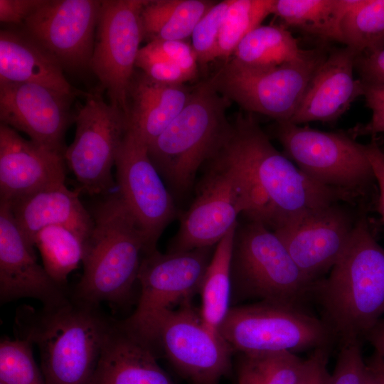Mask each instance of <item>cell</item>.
<instances>
[{"label": "cell", "mask_w": 384, "mask_h": 384, "mask_svg": "<svg viewBox=\"0 0 384 384\" xmlns=\"http://www.w3.org/2000/svg\"><path fill=\"white\" fill-rule=\"evenodd\" d=\"M213 156L237 175L247 203L244 215L272 231L316 209L358 199L304 174L275 149L252 113L237 115Z\"/></svg>", "instance_id": "obj_1"}, {"label": "cell", "mask_w": 384, "mask_h": 384, "mask_svg": "<svg viewBox=\"0 0 384 384\" xmlns=\"http://www.w3.org/2000/svg\"><path fill=\"white\" fill-rule=\"evenodd\" d=\"M114 319L72 294L56 306L16 311V338L39 351L46 384H90Z\"/></svg>", "instance_id": "obj_2"}, {"label": "cell", "mask_w": 384, "mask_h": 384, "mask_svg": "<svg viewBox=\"0 0 384 384\" xmlns=\"http://www.w3.org/2000/svg\"><path fill=\"white\" fill-rule=\"evenodd\" d=\"M321 318L340 344L361 342L384 315V248L360 215L344 252L314 285Z\"/></svg>", "instance_id": "obj_3"}, {"label": "cell", "mask_w": 384, "mask_h": 384, "mask_svg": "<svg viewBox=\"0 0 384 384\" xmlns=\"http://www.w3.org/2000/svg\"><path fill=\"white\" fill-rule=\"evenodd\" d=\"M84 242L83 273L74 297L96 305L123 307L133 297L146 252L145 235L119 193L98 203Z\"/></svg>", "instance_id": "obj_4"}, {"label": "cell", "mask_w": 384, "mask_h": 384, "mask_svg": "<svg viewBox=\"0 0 384 384\" xmlns=\"http://www.w3.org/2000/svg\"><path fill=\"white\" fill-rule=\"evenodd\" d=\"M230 102L216 90L211 78L194 86L180 113L151 143V161L178 194L192 186L198 170L221 146L231 123Z\"/></svg>", "instance_id": "obj_5"}, {"label": "cell", "mask_w": 384, "mask_h": 384, "mask_svg": "<svg viewBox=\"0 0 384 384\" xmlns=\"http://www.w3.org/2000/svg\"><path fill=\"white\" fill-rule=\"evenodd\" d=\"M231 302L245 299L305 309L314 282L294 262L275 233L247 220L238 224L230 262Z\"/></svg>", "instance_id": "obj_6"}, {"label": "cell", "mask_w": 384, "mask_h": 384, "mask_svg": "<svg viewBox=\"0 0 384 384\" xmlns=\"http://www.w3.org/2000/svg\"><path fill=\"white\" fill-rule=\"evenodd\" d=\"M179 305L137 322L123 321L190 384H218L230 371L232 349L205 325L191 300Z\"/></svg>", "instance_id": "obj_7"}, {"label": "cell", "mask_w": 384, "mask_h": 384, "mask_svg": "<svg viewBox=\"0 0 384 384\" xmlns=\"http://www.w3.org/2000/svg\"><path fill=\"white\" fill-rule=\"evenodd\" d=\"M328 55L325 48L309 49L296 60L270 68L247 66L231 58L210 78L220 94L250 113L290 121Z\"/></svg>", "instance_id": "obj_8"}, {"label": "cell", "mask_w": 384, "mask_h": 384, "mask_svg": "<svg viewBox=\"0 0 384 384\" xmlns=\"http://www.w3.org/2000/svg\"><path fill=\"white\" fill-rule=\"evenodd\" d=\"M218 332L244 354L296 353L330 348L336 341L325 322L306 309L266 302L231 306Z\"/></svg>", "instance_id": "obj_9"}, {"label": "cell", "mask_w": 384, "mask_h": 384, "mask_svg": "<svg viewBox=\"0 0 384 384\" xmlns=\"http://www.w3.org/2000/svg\"><path fill=\"white\" fill-rule=\"evenodd\" d=\"M273 133L284 155L322 186L359 198L375 181L366 145L350 134L323 132L289 121L276 122Z\"/></svg>", "instance_id": "obj_10"}, {"label": "cell", "mask_w": 384, "mask_h": 384, "mask_svg": "<svg viewBox=\"0 0 384 384\" xmlns=\"http://www.w3.org/2000/svg\"><path fill=\"white\" fill-rule=\"evenodd\" d=\"M74 121L75 138L66 149L65 162L80 190L90 195L106 193L114 186L112 169L128 128L127 116L97 91L86 94Z\"/></svg>", "instance_id": "obj_11"}, {"label": "cell", "mask_w": 384, "mask_h": 384, "mask_svg": "<svg viewBox=\"0 0 384 384\" xmlns=\"http://www.w3.org/2000/svg\"><path fill=\"white\" fill-rule=\"evenodd\" d=\"M147 0H103L90 69L110 103L128 115V90L144 39L141 14Z\"/></svg>", "instance_id": "obj_12"}, {"label": "cell", "mask_w": 384, "mask_h": 384, "mask_svg": "<svg viewBox=\"0 0 384 384\" xmlns=\"http://www.w3.org/2000/svg\"><path fill=\"white\" fill-rule=\"evenodd\" d=\"M198 186L197 196L183 214L168 252L216 245L238 225L247 203L240 182L231 167L213 156Z\"/></svg>", "instance_id": "obj_13"}, {"label": "cell", "mask_w": 384, "mask_h": 384, "mask_svg": "<svg viewBox=\"0 0 384 384\" xmlns=\"http://www.w3.org/2000/svg\"><path fill=\"white\" fill-rule=\"evenodd\" d=\"M114 166L118 193L145 235L146 254L151 252L176 216L173 196L151 161L147 143L129 127Z\"/></svg>", "instance_id": "obj_14"}, {"label": "cell", "mask_w": 384, "mask_h": 384, "mask_svg": "<svg viewBox=\"0 0 384 384\" xmlns=\"http://www.w3.org/2000/svg\"><path fill=\"white\" fill-rule=\"evenodd\" d=\"M101 0H46L23 23V31L62 65L90 68Z\"/></svg>", "instance_id": "obj_15"}, {"label": "cell", "mask_w": 384, "mask_h": 384, "mask_svg": "<svg viewBox=\"0 0 384 384\" xmlns=\"http://www.w3.org/2000/svg\"><path fill=\"white\" fill-rule=\"evenodd\" d=\"M345 203L316 209L274 231L298 267L314 282L340 259L360 217Z\"/></svg>", "instance_id": "obj_16"}, {"label": "cell", "mask_w": 384, "mask_h": 384, "mask_svg": "<svg viewBox=\"0 0 384 384\" xmlns=\"http://www.w3.org/2000/svg\"><path fill=\"white\" fill-rule=\"evenodd\" d=\"M213 251L209 247L166 253L156 250L144 255L138 274L137 306L126 319L137 322L191 300L199 292Z\"/></svg>", "instance_id": "obj_17"}, {"label": "cell", "mask_w": 384, "mask_h": 384, "mask_svg": "<svg viewBox=\"0 0 384 384\" xmlns=\"http://www.w3.org/2000/svg\"><path fill=\"white\" fill-rule=\"evenodd\" d=\"M75 96L35 83L0 82L1 124L65 156L64 137L75 120L71 105Z\"/></svg>", "instance_id": "obj_18"}, {"label": "cell", "mask_w": 384, "mask_h": 384, "mask_svg": "<svg viewBox=\"0 0 384 384\" xmlns=\"http://www.w3.org/2000/svg\"><path fill=\"white\" fill-rule=\"evenodd\" d=\"M33 246L18 227L9 203L0 200V302L23 298L50 307L71 295L67 286L55 282L36 260Z\"/></svg>", "instance_id": "obj_19"}, {"label": "cell", "mask_w": 384, "mask_h": 384, "mask_svg": "<svg viewBox=\"0 0 384 384\" xmlns=\"http://www.w3.org/2000/svg\"><path fill=\"white\" fill-rule=\"evenodd\" d=\"M65 156L0 124V200L65 183Z\"/></svg>", "instance_id": "obj_20"}, {"label": "cell", "mask_w": 384, "mask_h": 384, "mask_svg": "<svg viewBox=\"0 0 384 384\" xmlns=\"http://www.w3.org/2000/svg\"><path fill=\"white\" fill-rule=\"evenodd\" d=\"M359 54L348 46L334 49L316 70L290 122H334L363 95L361 79L353 76Z\"/></svg>", "instance_id": "obj_21"}, {"label": "cell", "mask_w": 384, "mask_h": 384, "mask_svg": "<svg viewBox=\"0 0 384 384\" xmlns=\"http://www.w3.org/2000/svg\"><path fill=\"white\" fill-rule=\"evenodd\" d=\"M90 384H174L149 345L114 319Z\"/></svg>", "instance_id": "obj_22"}, {"label": "cell", "mask_w": 384, "mask_h": 384, "mask_svg": "<svg viewBox=\"0 0 384 384\" xmlns=\"http://www.w3.org/2000/svg\"><path fill=\"white\" fill-rule=\"evenodd\" d=\"M79 191L70 190L63 183L5 201L20 230L33 246L36 235L53 225L65 227L85 240L93 220L80 200Z\"/></svg>", "instance_id": "obj_23"}, {"label": "cell", "mask_w": 384, "mask_h": 384, "mask_svg": "<svg viewBox=\"0 0 384 384\" xmlns=\"http://www.w3.org/2000/svg\"><path fill=\"white\" fill-rule=\"evenodd\" d=\"M60 62L26 32H0V82L35 83L78 95Z\"/></svg>", "instance_id": "obj_24"}, {"label": "cell", "mask_w": 384, "mask_h": 384, "mask_svg": "<svg viewBox=\"0 0 384 384\" xmlns=\"http://www.w3.org/2000/svg\"><path fill=\"white\" fill-rule=\"evenodd\" d=\"M190 90L155 81L143 72L134 73L128 90V127L149 144L180 113Z\"/></svg>", "instance_id": "obj_25"}, {"label": "cell", "mask_w": 384, "mask_h": 384, "mask_svg": "<svg viewBox=\"0 0 384 384\" xmlns=\"http://www.w3.org/2000/svg\"><path fill=\"white\" fill-rule=\"evenodd\" d=\"M354 0H274L272 14L289 27L342 43L341 24Z\"/></svg>", "instance_id": "obj_26"}, {"label": "cell", "mask_w": 384, "mask_h": 384, "mask_svg": "<svg viewBox=\"0 0 384 384\" xmlns=\"http://www.w3.org/2000/svg\"><path fill=\"white\" fill-rule=\"evenodd\" d=\"M215 4L208 0L147 1L141 14L144 38L149 42L185 41Z\"/></svg>", "instance_id": "obj_27"}, {"label": "cell", "mask_w": 384, "mask_h": 384, "mask_svg": "<svg viewBox=\"0 0 384 384\" xmlns=\"http://www.w3.org/2000/svg\"><path fill=\"white\" fill-rule=\"evenodd\" d=\"M236 227L215 246L199 290L201 317L205 325L215 333H219L231 308L230 262Z\"/></svg>", "instance_id": "obj_28"}, {"label": "cell", "mask_w": 384, "mask_h": 384, "mask_svg": "<svg viewBox=\"0 0 384 384\" xmlns=\"http://www.w3.org/2000/svg\"><path fill=\"white\" fill-rule=\"evenodd\" d=\"M306 52L285 26L261 24L242 39L232 56L247 66L270 68L296 60Z\"/></svg>", "instance_id": "obj_29"}, {"label": "cell", "mask_w": 384, "mask_h": 384, "mask_svg": "<svg viewBox=\"0 0 384 384\" xmlns=\"http://www.w3.org/2000/svg\"><path fill=\"white\" fill-rule=\"evenodd\" d=\"M85 240L71 230L60 225L43 228L33 238L43 266L57 283L67 286L68 275L82 262Z\"/></svg>", "instance_id": "obj_30"}, {"label": "cell", "mask_w": 384, "mask_h": 384, "mask_svg": "<svg viewBox=\"0 0 384 384\" xmlns=\"http://www.w3.org/2000/svg\"><path fill=\"white\" fill-rule=\"evenodd\" d=\"M345 46L359 55L384 49V0H354L341 24Z\"/></svg>", "instance_id": "obj_31"}, {"label": "cell", "mask_w": 384, "mask_h": 384, "mask_svg": "<svg viewBox=\"0 0 384 384\" xmlns=\"http://www.w3.org/2000/svg\"><path fill=\"white\" fill-rule=\"evenodd\" d=\"M240 354L238 384H294L304 361L289 352Z\"/></svg>", "instance_id": "obj_32"}, {"label": "cell", "mask_w": 384, "mask_h": 384, "mask_svg": "<svg viewBox=\"0 0 384 384\" xmlns=\"http://www.w3.org/2000/svg\"><path fill=\"white\" fill-rule=\"evenodd\" d=\"M274 0H232L223 22L215 59L228 60L242 39L272 14Z\"/></svg>", "instance_id": "obj_33"}, {"label": "cell", "mask_w": 384, "mask_h": 384, "mask_svg": "<svg viewBox=\"0 0 384 384\" xmlns=\"http://www.w3.org/2000/svg\"><path fill=\"white\" fill-rule=\"evenodd\" d=\"M33 344L15 338L0 341L1 384H46L35 361Z\"/></svg>", "instance_id": "obj_34"}, {"label": "cell", "mask_w": 384, "mask_h": 384, "mask_svg": "<svg viewBox=\"0 0 384 384\" xmlns=\"http://www.w3.org/2000/svg\"><path fill=\"white\" fill-rule=\"evenodd\" d=\"M232 0L215 2L199 21L191 35V46L200 65L215 59L220 28Z\"/></svg>", "instance_id": "obj_35"}, {"label": "cell", "mask_w": 384, "mask_h": 384, "mask_svg": "<svg viewBox=\"0 0 384 384\" xmlns=\"http://www.w3.org/2000/svg\"><path fill=\"white\" fill-rule=\"evenodd\" d=\"M151 61H166L177 65L192 80L198 73V62L191 46L185 41L157 40L141 48L136 64Z\"/></svg>", "instance_id": "obj_36"}, {"label": "cell", "mask_w": 384, "mask_h": 384, "mask_svg": "<svg viewBox=\"0 0 384 384\" xmlns=\"http://www.w3.org/2000/svg\"><path fill=\"white\" fill-rule=\"evenodd\" d=\"M367 371L362 356L361 342L340 344V351L330 384H363Z\"/></svg>", "instance_id": "obj_37"}, {"label": "cell", "mask_w": 384, "mask_h": 384, "mask_svg": "<svg viewBox=\"0 0 384 384\" xmlns=\"http://www.w3.org/2000/svg\"><path fill=\"white\" fill-rule=\"evenodd\" d=\"M366 105L372 111L370 120L358 124L350 130L354 139L358 136L372 135L384 132V80H362Z\"/></svg>", "instance_id": "obj_38"}, {"label": "cell", "mask_w": 384, "mask_h": 384, "mask_svg": "<svg viewBox=\"0 0 384 384\" xmlns=\"http://www.w3.org/2000/svg\"><path fill=\"white\" fill-rule=\"evenodd\" d=\"M329 348H319L304 359L302 370L294 384H330L328 370Z\"/></svg>", "instance_id": "obj_39"}, {"label": "cell", "mask_w": 384, "mask_h": 384, "mask_svg": "<svg viewBox=\"0 0 384 384\" xmlns=\"http://www.w3.org/2000/svg\"><path fill=\"white\" fill-rule=\"evenodd\" d=\"M136 67L151 79L164 84L183 85L190 80L180 67L169 62H144L137 63Z\"/></svg>", "instance_id": "obj_40"}, {"label": "cell", "mask_w": 384, "mask_h": 384, "mask_svg": "<svg viewBox=\"0 0 384 384\" xmlns=\"http://www.w3.org/2000/svg\"><path fill=\"white\" fill-rule=\"evenodd\" d=\"M46 0H0V21L23 24Z\"/></svg>", "instance_id": "obj_41"}, {"label": "cell", "mask_w": 384, "mask_h": 384, "mask_svg": "<svg viewBox=\"0 0 384 384\" xmlns=\"http://www.w3.org/2000/svg\"><path fill=\"white\" fill-rule=\"evenodd\" d=\"M355 69L362 80H384V49L372 54L359 55Z\"/></svg>", "instance_id": "obj_42"}, {"label": "cell", "mask_w": 384, "mask_h": 384, "mask_svg": "<svg viewBox=\"0 0 384 384\" xmlns=\"http://www.w3.org/2000/svg\"><path fill=\"white\" fill-rule=\"evenodd\" d=\"M365 145L378 187V209L384 220V152L375 140Z\"/></svg>", "instance_id": "obj_43"}, {"label": "cell", "mask_w": 384, "mask_h": 384, "mask_svg": "<svg viewBox=\"0 0 384 384\" xmlns=\"http://www.w3.org/2000/svg\"><path fill=\"white\" fill-rule=\"evenodd\" d=\"M364 339L373 347L374 352L384 359V317L367 332Z\"/></svg>", "instance_id": "obj_44"}, {"label": "cell", "mask_w": 384, "mask_h": 384, "mask_svg": "<svg viewBox=\"0 0 384 384\" xmlns=\"http://www.w3.org/2000/svg\"><path fill=\"white\" fill-rule=\"evenodd\" d=\"M366 363L377 383L384 384V359L374 352Z\"/></svg>", "instance_id": "obj_45"}, {"label": "cell", "mask_w": 384, "mask_h": 384, "mask_svg": "<svg viewBox=\"0 0 384 384\" xmlns=\"http://www.w3.org/2000/svg\"><path fill=\"white\" fill-rule=\"evenodd\" d=\"M363 384H378L372 374L368 370V368Z\"/></svg>", "instance_id": "obj_46"}, {"label": "cell", "mask_w": 384, "mask_h": 384, "mask_svg": "<svg viewBox=\"0 0 384 384\" xmlns=\"http://www.w3.org/2000/svg\"><path fill=\"white\" fill-rule=\"evenodd\" d=\"M1 384V383H0Z\"/></svg>", "instance_id": "obj_47"}]
</instances>
